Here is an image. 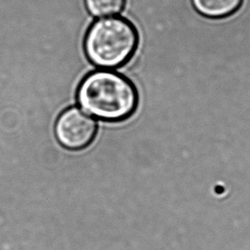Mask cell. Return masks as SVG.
Masks as SVG:
<instances>
[{"mask_svg": "<svg viewBox=\"0 0 250 250\" xmlns=\"http://www.w3.org/2000/svg\"><path fill=\"white\" fill-rule=\"evenodd\" d=\"M138 100L132 82L112 70L92 71L77 86L78 104L103 121L121 122L130 118L136 112Z\"/></svg>", "mask_w": 250, "mask_h": 250, "instance_id": "cell-1", "label": "cell"}, {"mask_svg": "<svg viewBox=\"0 0 250 250\" xmlns=\"http://www.w3.org/2000/svg\"><path fill=\"white\" fill-rule=\"evenodd\" d=\"M139 35L131 21L121 17L101 18L85 34L83 49L91 63L110 70L125 65L132 59Z\"/></svg>", "mask_w": 250, "mask_h": 250, "instance_id": "cell-2", "label": "cell"}, {"mask_svg": "<svg viewBox=\"0 0 250 250\" xmlns=\"http://www.w3.org/2000/svg\"><path fill=\"white\" fill-rule=\"evenodd\" d=\"M96 133L97 123L80 108H67L56 121V137L67 149H83L93 143Z\"/></svg>", "mask_w": 250, "mask_h": 250, "instance_id": "cell-3", "label": "cell"}, {"mask_svg": "<svg viewBox=\"0 0 250 250\" xmlns=\"http://www.w3.org/2000/svg\"><path fill=\"white\" fill-rule=\"evenodd\" d=\"M243 0H191L195 11L203 18L224 19L239 11Z\"/></svg>", "mask_w": 250, "mask_h": 250, "instance_id": "cell-4", "label": "cell"}, {"mask_svg": "<svg viewBox=\"0 0 250 250\" xmlns=\"http://www.w3.org/2000/svg\"><path fill=\"white\" fill-rule=\"evenodd\" d=\"M87 12L94 18H104L121 13L126 0H84Z\"/></svg>", "mask_w": 250, "mask_h": 250, "instance_id": "cell-5", "label": "cell"}]
</instances>
